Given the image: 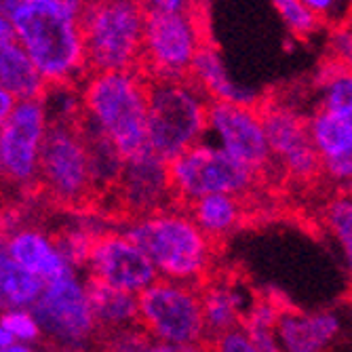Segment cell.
<instances>
[{
  "instance_id": "cell-1",
  "label": "cell",
  "mask_w": 352,
  "mask_h": 352,
  "mask_svg": "<svg viewBox=\"0 0 352 352\" xmlns=\"http://www.w3.org/2000/svg\"><path fill=\"white\" fill-rule=\"evenodd\" d=\"M15 38L47 85L80 82L89 72L80 15L55 0H25L9 15Z\"/></svg>"
},
{
  "instance_id": "cell-2",
  "label": "cell",
  "mask_w": 352,
  "mask_h": 352,
  "mask_svg": "<svg viewBox=\"0 0 352 352\" xmlns=\"http://www.w3.org/2000/svg\"><path fill=\"white\" fill-rule=\"evenodd\" d=\"M124 234L144 249L161 278L205 283L213 264V241L197 226L188 209L169 205L131 217Z\"/></svg>"
},
{
  "instance_id": "cell-3",
  "label": "cell",
  "mask_w": 352,
  "mask_h": 352,
  "mask_svg": "<svg viewBox=\"0 0 352 352\" xmlns=\"http://www.w3.org/2000/svg\"><path fill=\"white\" fill-rule=\"evenodd\" d=\"M80 82L82 116L104 131L124 158L146 150V74L140 68L104 70L91 72Z\"/></svg>"
},
{
  "instance_id": "cell-4",
  "label": "cell",
  "mask_w": 352,
  "mask_h": 352,
  "mask_svg": "<svg viewBox=\"0 0 352 352\" xmlns=\"http://www.w3.org/2000/svg\"><path fill=\"white\" fill-rule=\"evenodd\" d=\"M211 100L190 78H148L146 144L165 161L203 142Z\"/></svg>"
},
{
  "instance_id": "cell-5",
  "label": "cell",
  "mask_w": 352,
  "mask_h": 352,
  "mask_svg": "<svg viewBox=\"0 0 352 352\" xmlns=\"http://www.w3.org/2000/svg\"><path fill=\"white\" fill-rule=\"evenodd\" d=\"M146 11L142 0H89L80 13L89 72L140 68Z\"/></svg>"
},
{
  "instance_id": "cell-6",
  "label": "cell",
  "mask_w": 352,
  "mask_h": 352,
  "mask_svg": "<svg viewBox=\"0 0 352 352\" xmlns=\"http://www.w3.org/2000/svg\"><path fill=\"white\" fill-rule=\"evenodd\" d=\"M138 323L154 350H199L207 346L201 285L158 276L138 296Z\"/></svg>"
},
{
  "instance_id": "cell-7",
  "label": "cell",
  "mask_w": 352,
  "mask_h": 352,
  "mask_svg": "<svg viewBox=\"0 0 352 352\" xmlns=\"http://www.w3.org/2000/svg\"><path fill=\"white\" fill-rule=\"evenodd\" d=\"M199 9H148L144 21L140 70L146 78H188L190 66L205 45Z\"/></svg>"
},
{
  "instance_id": "cell-8",
  "label": "cell",
  "mask_w": 352,
  "mask_h": 352,
  "mask_svg": "<svg viewBox=\"0 0 352 352\" xmlns=\"http://www.w3.org/2000/svg\"><path fill=\"white\" fill-rule=\"evenodd\" d=\"M38 188L61 207H85L95 199L78 122H49L38 156Z\"/></svg>"
},
{
  "instance_id": "cell-9",
  "label": "cell",
  "mask_w": 352,
  "mask_h": 352,
  "mask_svg": "<svg viewBox=\"0 0 352 352\" xmlns=\"http://www.w3.org/2000/svg\"><path fill=\"white\" fill-rule=\"evenodd\" d=\"M43 340L63 350H85L98 340V325L89 306L87 285L76 268L45 280L38 300L30 308Z\"/></svg>"
},
{
  "instance_id": "cell-10",
  "label": "cell",
  "mask_w": 352,
  "mask_h": 352,
  "mask_svg": "<svg viewBox=\"0 0 352 352\" xmlns=\"http://www.w3.org/2000/svg\"><path fill=\"white\" fill-rule=\"evenodd\" d=\"M175 203L188 205L205 195L245 197L258 182V173L223 152L217 144L199 142L169 161Z\"/></svg>"
},
{
  "instance_id": "cell-11",
  "label": "cell",
  "mask_w": 352,
  "mask_h": 352,
  "mask_svg": "<svg viewBox=\"0 0 352 352\" xmlns=\"http://www.w3.org/2000/svg\"><path fill=\"white\" fill-rule=\"evenodd\" d=\"M49 116L41 98L17 100L0 122V182L17 188H38V156Z\"/></svg>"
},
{
  "instance_id": "cell-12",
  "label": "cell",
  "mask_w": 352,
  "mask_h": 352,
  "mask_svg": "<svg viewBox=\"0 0 352 352\" xmlns=\"http://www.w3.org/2000/svg\"><path fill=\"white\" fill-rule=\"evenodd\" d=\"M207 131L215 135V144L223 152L255 173L264 171L272 163L262 112L255 106L211 102Z\"/></svg>"
},
{
  "instance_id": "cell-13",
  "label": "cell",
  "mask_w": 352,
  "mask_h": 352,
  "mask_svg": "<svg viewBox=\"0 0 352 352\" xmlns=\"http://www.w3.org/2000/svg\"><path fill=\"white\" fill-rule=\"evenodd\" d=\"M118 207L131 217H140L175 203L169 163L152 150H142L124 158L122 171L112 188Z\"/></svg>"
},
{
  "instance_id": "cell-14",
  "label": "cell",
  "mask_w": 352,
  "mask_h": 352,
  "mask_svg": "<svg viewBox=\"0 0 352 352\" xmlns=\"http://www.w3.org/2000/svg\"><path fill=\"white\" fill-rule=\"evenodd\" d=\"M85 268L89 276L135 296L158 278L144 249L124 232H102L91 245Z\"/></svg>"
},
{
  "instance_id": "cell-15",
  "label": "cell",
  "mask_w": 352,
  "mask_h": 352,
  "mask_svg": "<svg viewBox=\"0 0 352 352\" xmlns=\"http://www.w3.org/2000/svg\"><path fill=\"white\" fill-rule=\"evenodd\" d=\"M260 112L272 161L298 182H308L321 173V158L310 142L306 118L285 104H270Z\"/></svg>"
},
{
  "instance_id": "cell-16",
  "label": "cell",
  "mask_w": 352,
  "mask_h": 352,
  "mask_svg": "<svg viewBox=\"0 0 352 352\" xmlns=\"http://www.w3.org/2000/svg\"><path fill=\"white\" fill-rule=\"evenodd\" d=\"M342 333L340 316L331 310L296 312L280 310L276 318L278 348L287 352H321L327 350Z\"/></svg>"
},
{
  "instance_id": "cell-17",
  "label": "cell",
  "mask_w": 352,
  "mask_h": 352,
  "mask_svg": "<svg viewBox=\"0 0 352 352\" xmlns=\"http://www.w3.org/2000/svg\"><path fill=\"white\" fill-rule=\"evenodd\" d=\"M5 247L13 262H17L21 268L36 274L43 280H51L72 268L61 255L55 236L34 226H25L23 223V226L9 232Z\"/></svg>"
},
{
  "instance_id": "cell-18",
  "label": "cell",
  "mask_w": 352,
  "mask_h": 352,
  "mask_svg": "<svg viewBox=\"0 0 352 352\" xmlns=\"http://www.w3.org/2000/svg\"><path fill=\"white\" fill-rule=\"evenodd\" d=\"M188 78L199 85L211 102H232L241 106H258L260 102L258 91L243 87L230 78L219 51L207 43L199 49L195 61H192Z\"/></svg>"
},
{
  "instance_id": "cell-19",
  "label": "cell",
  "mask_w": 352,
  "mask_h": 352,
  "mask_svg": "<svg viewBox=\"0 0 352 352\" xmlns=\"http://www.w3.org/2000/svg\"><path fill=\"white\" fill-rule=\"evenodd\" d=\"M89 306L98 325V338L138 325V296L89 276L85 280Z\"/></svg>"
},
{
  "instance_id": "cell-20",
  "label": "cell",
  "mask_w": 352,
  "mask_h": 352,
  "mask_svg": "<svg viewBox=\"0 0 352 352\" xmlns=\"http://www.w3.org/2000/svg\"><path fill=\"white\" fill-rule=\"evenodd\" d=\"M78 129H80L85 150H87V161H89L95 197L110 195L122 171L124 154L104 131H100L98 126L91 124L85 116H80L78 120Z\"/></svg>"
},
{
  "instance_id": "cell-21",
  "label": "cell",
  "mask_w": 352,
  "mask_h": 352,
  "mask_svg": "<svg viewBox=\"0 0 352 352\" xmlns=\"http://www.w3.org/2000/svg\"><path fill=\"white\" fill-rule=\"evenodd\" d=\"M201 306L207 344L217 333L239 325L247 310L245 294L228 280H213L207 285L201 283Z\"/></svg>"
},
{
  "instance_id": "cell-22",
  "label": "cell",
  "mask_w": 352,
  "mask_h": 352,
  "mask_svg": "<svg viewBox=\"0 0 352 352\" xmlns=\"http://www.w3.org/2000/svg\"><path fill=\"white\" fill-rule=\"evenodd\" d=\"M243 197L236 195H205L186 205L197 226L215 243L230 236L243 223Z\"/></svg>"
},
{
  "instance_id": "cell-23",
  "label": "cell",
  "mask_w": 352,
  "mask_h": 352,
  "mask_svg": "<svg viewBox=\"0 0 352 352\" xmlns=\"http://www.w3.org/2000/svg\"><path fill=\"white\" fill-rule=\"evenodd\" d=\"M0 87L15 100L43 98L47 89L45 78L17 38L0 45Z\"/></svg>"
},
{
  "instance_id": "cell-24",
  "label": "cell",
  "mask_w": 352,
  "mask_h": 352,
  "mask_svg": "<svg viewBox=\"0 0 352 352\" xmlns=\"http://www.w3.org/2000/svg\"><path fill=\"white\" fill-rule=\"evenodd\" d=\"M306 124L318 158L352 154V114L321 108L306 120Z\"/></svg>"
},
{
  "instance_id": "cell-25",
  "label": "cell",
  "mask_w": 352,
  "mask_h": 352,
  "mask_svg": "<svg viewBox=\"0 0 352 352\" xmlns=\"http://www.w3.org/2000/svg\"><path fill=\"white\" fill-rule=\"evenodd\" d=\"M45 280L28 272L9 258L7 249L0 253V312L13 308H32L43 292Z\"/></svg>"
},
{
  "instance_id": "cell-26",
  "label": "cell",
  "mask_w": 352,
  "mask_h": 352,
  "mask_svg": "<svg viewBox=\"0 0 352 352\" xmlns=\"http://www.w3.org/2000/svg\"><path fill=\"white\" fill-rule=\"evenodd\" d=\"M278 308L272 300H260L253 306H249L243 314V327L247 329L251 344L255 352H276L278 340H276V318Z\"/></svg>"
},
{
  "instance_id": "cell-27",
  "label": "cell",
  "mask_w": 352,
  "mask_h": 352,
  "mask_svg": "<svg viewBox=\"0 0 352 352\" xmlns=\"http://www.w3.org/2000/svg\"><path fill=\"white\" fill-rule=\"evenodd\" d=\"M321 100L327 110L352 114V70L329 61L321 70Z\"/></svg>"
},
{
  "instance_id": "cell-28",
  "label": "cell",
  "mask_w": 352,
  "mask_h": 352,
  "mask_svg": "<svg viewBox=\"0 0 352 352\" xmlns=\"http://www.w3.org/2000/svg\"><path fill=\"white\" fill-rule=\"evenodd\" d=\"M41 100L45 104L49 122H78L82 116V100L76 82L47 85Z\"/></svg>"
},
{
  "instance_id": "cell-29",
  "label": "cell",
  "mask_w": 352,
  "mask_h": 352,
  "mask_svg": "<svg viewBox=\"0 0 352 352\" xmlns=\"http://www.w3.org/2000/svg\"><path fill=\"white\" fill-rule=\"evenodd\" d=\"M325 226L340 245L346 270L352 276V195H340L327 205Z\"/></svg>"
},
{
  "instance_id": "cell-30",
  "label": "cell",
  "mask_w": 352,
  "mask_h": 352,
  "mask_svg": "<svg viewBox=\"0 0 352 352\" xmlns=\"http://www.w3.org/2000/svg\"><path fill=\"white\" fill-rule=\"evenodd\" d=\"M102 232L93 230L87 223H76V226H68L59 236H55V243L61 251V255L66 258V262L72 268H85L87 266V258L93 241L98 239Z\"/></svg>"
},
{
  "instance_id": "cell-31",
  "label": "cell",
  "mask_w": 352,
  "mask_h": 352,
  "mask_svg": "<svg viewBox=\"0 0 352 352\" xmlns=\"http://www.w3.org/2000/svg\"><path fill=\"white\" fill-rule=\"evenodd\" d=\"M272 7L276 9L285 28L298 38H308L321 28V19L302 0H272Z\"/></svg>"
},
{
  "instance_id": "cell-32",
  "label": "cell",
  "mask_w": 352,
  "mask_h": 352,
  "mask_svg": "<svg viewBox=\"0 0 352 352\" xmlns=\"http://www.w3.org/2000/svg\"><path fill=\"white\" fill-rule=\"evenodd\" d=\"M0 321H3V325L7 327V331L13 336L15 342L25 344L32 350L43 342L41 325L30 308H13L0 312Z\"/></svg>"
},
{
  "instance_id": "cell-33",
  "label": "cell",
  "mask_w": 352,
  "mask_h": 352,
  "mask_svg": "<svg viewBox=\"0 0 352 352\" xmlns=\"http://www.w3.org/2000/svg\"><path fill=\"white\" fill-rule=\"evenodd\" d=\"M98 340H102L104 346L112 348V350H124V352L154 350L152 338L140 327V323L131 325V327H124V329H118V331H112V333H104Z\"/></svg>"
},
{
  "instance_id": "cell-34",
  "label": "cell",
  "mask_w": 352,
  "mask_h": 352,
  "mask_svg": "<svg viewBox=\"0 0 352 352\" xmlns=\"http://www.w3.org/2000/svg\"><path fill=\"white\" fill-rule=\"evenodd\" d=\"M321 173L340 190H352V154L321 158Z\"/></svg>"
},
{
  "instance_id": "cell-35",
  "label": "cell",
  "mask_w": 352,
  "mask_h": 352,
  "mask_svg": "<svg viewBox=\"0 0 352 352\" xmlns=\"http://www.w3.org/2000/svg\"><path fill=\"white\" fill-rule=\"evenodd\" d=\"M209 342L215 350H221V352H255L251 338H249L247 329L243 327V323L217 333Z\"/></svg>"
},
{
  "instance_id": "cell-36",
  "label": "cell",
  "mask_w": 352,
  "mask_h": 352,
  "mask_svg": "<svg viewBox=\"0 0 352 352\" xmlns=\"http://www.w3.org/2000/svg\"><path fill=\"white\" fill-rule=\"evenodd\" d=\"M329 49H331L333 61L352 70V21L338 23L336 32L329 38Z\"/></svg>"
},
{
  "instance_id": "cell-37",
  "label": "cell",
  "mask_w": 352,
  "mask_h": 352,
  "mask_svg": "<svg viewBox=\"0 0 352 352\" xmlns=\"http://www.w3.org/2000/svg\"><path fill=\"white\" fill-rule=\"evenodd\" d=\"M302 3L321 19V21H331V23H342L346 21V0H302Z\"/></svg>"
},
{
  "instance_id": "cell-38",
  "label": "cell",
  "mask_w": 352,
  "mask_h": 352,
  "mask_svg": "<svg viewBox=\"0 0 352 352\" xmlns=\"http://www.w3.org/2000/svg\"><path fill=\"white\" fill-rule=\"evenodd\" d=\"M32 348H28L25 344H19L13 340V336L7 331V327L0 321V352H28Z\"/></svg>"
},
{
  "instance_id": "cell-39",
  "label": "cell",
  "mask_w": 352,
  "mask_h": 352,
  "mask_svg": "<svg viewBox=\"0 0 352 352\" xmlns=\"http://www.w3.org/2000/svg\"><path fill=\"white\" fill-rule=\"evenodd\" d=\"M15 102H17V100L13 98V95H11L9 91L0 87V122H3V120L9 116V112L13 110Z\"/></svg>"
},
{
  "instance_id": "cell-40",
  "label": "cell",
  "mask_w": 352,
  "mask_h": 352,
  "mask_svg": "<svg viewBox=\"0 0 352 352\" xmlns=\"http://www.w3.org/2000/svg\"><path fill=\"white\" fill-rule=\"evenodd\" d=\"M13 38H15V30H13L11 19L0 13V45L7 43V41H13Z\"/></svg>"
},
{
  "instance_id": "cell-41",
  "label": "cell",
  "mask_w": 352,
  "mask_h": 352,
  "mask_svg": "<svg viewBox=\"0 0 352 352\" xmlns=\"http://www.w3.org/2000/svg\"><path fill=\"white\" fill-rule=\"evenodd\" d=\"M207 3H209V0H186V5L192 7V9H201V7H205Z\"/></svg>"
},
{
  "instance_id": "cell-42",
  "label": "cell",
  "mask_w": 352,
  "mask_h": 352,
  "mask_svg": "<svg viewBox=\"0 0 352 352\" xmlns=\"http://www.w3.org/2000/svg\"><path fill=\"white\" fill-rule=\"evenodd\" d=\"M5 241H7V234H5V230H3V226H0V253H3L7 247H5Z\"/></svg>"
},
{
  "instance_id": "cell-43",
  "label": "cell",
  "mask_w": 352,
  "mask_h": 352,
  "mask_svg": "<svg viewBox=\"0 0 352 352\" xmlns=\"http://www.w3.org/2000/svg\"><path fill=\"white\" fill-rule=\"evenodd\" d=\"M346 3H352V0H346Z\"/></svg>"
}]
</instances>
